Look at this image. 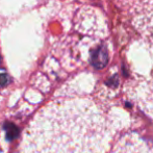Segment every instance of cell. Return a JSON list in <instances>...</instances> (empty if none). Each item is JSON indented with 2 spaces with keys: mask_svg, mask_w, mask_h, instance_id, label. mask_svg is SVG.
I'll list each match as a JSON object with an SVG mask.
<instances>
[{
  "mask_svg": "<svg viewBox=\"0 0 153 153\" xmlns=\"http://www.w3.org/2000/svg\"><path fill=\"white\" fill-rule=\"evenodd\" d=\"M114 127L108 113L89 97L59 98L36 113L20 153H106Z\"/></svg>",
  "mask_w": 153,
  "mask_h": 153,
  "instance_id": "6da1fadb",
  "label": "cell"
},
{
  "mask_svg": "<svg viewBox=\"0 0 153 153\" xmlns=\"http://www.w3.org/2000/svg\"><path fill=\"white\" fill-rule=\"evenodd\" d=\"M142 38L153 47V0H116Z\"/></svg>",
  "mask_w": 153,
  "mask_h": 153,
  "instance_id": "7a4b0ae2",
  "label": "cell"
},
{
  "mask_svg": "<svg viewBox=\"0 0 153 153\" xmlns=\"http://www.w3.org/2000/svg\"><path fill=\"white\" fill-rule=\"evenodd\" d=\"M107 153H153V146L137 132L122 135Z\"/></svg>",
  "mask_w": 153,
  "mask_h": 153,
  "instance_id": "3957f363",
  "label": "cell"
},
{
  "mask_svg": "<svg viewBox=\"0 0 153 153\" xmlns=\"http://www.w3.org/2000/svg\"><path fill=\"white\" fill-rule=\"evenodd\" d=\"M91 61L93 66H95L96 68H103L108 61V54H107L106 48L104 46H101L97 48L96 50H94V52L92 53Z\"/></svg>",
  "mask_w": 153,
  "mask_h": 153,
  "instance_id": "277c9868",
  "label": "cell"
},
{
  "mask_svg": "<svg viewBox=\"0 0 153 153\" xmlns=\"http://www.w3.org/2000/svg\"><path fill=\"white\" fill-rule=\"evenodd\" d=\"M10 82V77L6 73H1L0 74V87H4Z\"/></svg>",
  "mask_w": 153,
  "mask_h": 153,
  "instance_id": "5b68a950",
  "label": "cell"
},
{
  "mask_svg": "<svg viewBox=\"0 0 153 153\" xmlns=\"http://www.w3.org/2000/svg\"><path fill=\"white\" fill-rule=\"evenodd\" d=\"M0 64H1V56H0Z\"/></svg>",
  "mask_w": 153,
  "mask_h": 153,
  "instance_id": "8992f818",
  "label": "cell"
}]
</instances>
